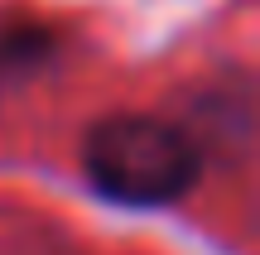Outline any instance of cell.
Listing matches in <instances>:
<instances>
[{"label": "cell", "mask_w": 260, "mask_h": 255, "mask_svg": "<svg viewBox=\"0 0 260 255\" xmlns=\"http://www.w3.org/2000/svg\"><path fill=\"white\" fill-rule=\"evenodd\" d=\"M87 173L125 207H164L188 193L198 154L183 130L154 116H111L87 135Z\"/></svg>", "instance_id": "cell-1"}]
</instances>
